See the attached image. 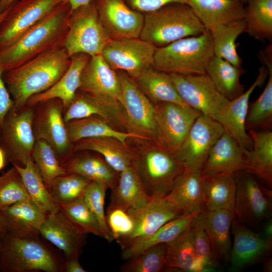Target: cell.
<instances>
[{"mask_svg": "<svg viewBox=\"0 0 272 272\" xmlns=\"http://www.w3.org/2000/svg\"><path fill=\"white\" fill-rule=\"evenodd\" d=\"M70 62L71 57L60 45L5 72L3 79L13 100V107L23 108L30 97L51 87L64 74Z\"/></svg>", "mask_w": 272, "mask_h": 272, "instance_id": "obj_1", "label": "cell"}, {"mask_svg": "<svg viewBox=\"0 0 272 272\" xmlns=\"http://www.w3.org/2000/svg\"><path fill=\"white\" fill-rule=\"evenodd\" d=\"M72 11L64 1L14 44L1 49L0 64L4 72L62 45Z\"/></svg>", "mask_w": 272, "mask_h": 272, "instance_id": "obj_2", "label": "cell"}, {"mask_svg": "<svg viewBox=\"0 0 272 272\" xmlns=\"http://www.w3.org/2000/svg\"><path fill=\"white\" fill-rule=\"evenodd\" d=\"M205 27L187 4L172 3L144 14L140 38L156 48L200 34Z\"/></svg>", "mask_w": 272, "mask_h": 272, "instance_id": "obj_3", "label": "cell"}, {"mask_svg": "<svg viewBox=\"0 0 272 272\" xmlns=\"http://www.w3.org/2000/svg\"><path fill=\"white\" fill-rule=\"evenodd\" d=\"M214 55L211 33L205 29L198 35L156 48L153 66L168 74H205Z\"/></svg>", "mask_w": 272, "mask_h": 272, "instance_id": "obj_4", "label": "cell"}, {"mask_svg": "<svg viewBox=\"0 0 272 272\" xmlns=\"http://www.w3.org/2000/svg\"><path fill=\"white\" fill-rule=\"evenodd\" d=\"M39 236H16L8 233L0 238V270L4 272H60L63 263Z\"/></svg>", "mask_w": 272, "mask_h": 272, "instance_id": "obj_5", "label": "cell"}, {"mask_svg": "<svg viewBox=\"0 0 272 272\" xmlns=\"http://www.w3.org/2000/svg\"><path fill=\"white\" fill-rule=\"evenodd\" d=\"M111 40L98 16L94 0L72 11L63 46L69 55L101 53Z\"/></svg>", "mask_w": 272, "mask_h": 272, "instance_id": "obj_6", "label": "cell"}, {"mask_svg": "<svg viewBox=\"0 0 272 272\" xmlns=\"http://www.w3.org/2000/svg\"><path fill=\"white\" fill-rule=\"evenodd\" d=\"M234 177L235 217L246 226L257 227L270 218L271 190L256 176L246 170L236 172Z\"/></svg>", "mask_w": 272, "mask_h": 272, "instance_id": "obj_7", "label": "cell"}, {"mask_svg": "<svg viewBox=\"0 0 272 272\" xmlns=\"http://www.w3.org/2000/svg\"><path fill=\"white\" fill-rule=\"evenodd\" d=\"M135 162L150 196L155 194L167 195L185 170L172 154L157 143L135 156Z\"/></svg>", "mask_w": 272, "mask_h": 272, "instance_id": "obj_8", "label": "cell"}, {"mask_svg": "<svg viewBox=\"0 0 272 272\" xmlns=\"http://www.w3.org/2000/svg\"><path fill=\"white\" fill-rule=\"evenodd\" d=\"M33 106L13 107L7 114L0 131V147L7 162L23 167L31 153L36 141L33 129Z\"/></svg>", "mask_w": 272, "mask_h": 272, "instance_id": "obj_9", "label": "cell"}, {"mask_svg": "<svg viewBox=\"0 0 272 272\" xmlns=\"http://www.w3.org/2000/svg\"><path fill=\"white\" fill-rule=\"evenodd\" d=\"M35 106L37 108H34L33 129L35 139L48 143L63 165L74 152V145L63 119L62 103L58 99H53Z\"/></svg>", "mask_w": 272, "mask_h": 272, "instance_id": "obj_10", "label": "cell"}, {"mask_svg": "<svg viewBox=\"0 0 272 272\" xmlns=\"http://www.w3.org/2000/svg\"><path fill=\"white\" fill-rule=\"evenodd\" d=\"M155 142L173 155L201 114L189 106L170 102L154 104Z\"/></svg>", "mask_w": 272, "mask_h": 272, "instance_id": "obj_11", "label": "cell"}, {"mask_svg": "<svg viewBox=\"0 0 272 272\" xmlns=\"http://www.w3.org/2000/svg\"><path fill=\"white\" fill-rule=\"evenodd\" d=\"M169 75L184 102L202 114L214 118L229 103V100L218 91L207 74Z\"/></svg>", "mask_w": 272, "mask_h": 272, "instance_id": "obj_12", "label": "cell"}, {"mask_svg": "<svg viewBox=\"0 0 272 272\" xmlns=\"http://www.w3.org/2000/svg\"><path fill=\"white\" fill-rule=\"evenodd\" d=\"M224 132L217 120L201 114L173 155L185 168L201 171L210 150Z\"/></svg>", "mask_w": 272, "mask_h": 272, "instance_id": "obj_13", "label": "cell"}, {"mask_svg": "<svg viewBox=\"0 0 272 272\" xmlns=\"http://www.w3.org/2000/svg\"><path fill=\"white\" fill-rule=\"evenodd\" d=\"M65 0H18L6 11L0 24V50L14 44Z\"/></svg>", "mask_w": 272, "mask_h": 272, "instance_id": "obj_14", "label": "cell"}, {"mask_svg": "<svg viewBox=\"0 0 272 272\" xmlns=\"http://www.w3.org/2000/svg\"><path fill=\"white\" fill-rule=\"evenodd\" d=\"M155 49L140 38L111 39L101 55L113 70L124 72L135 79L153 66Z\"/></svg>", "mask_w": 272, "mask_h": 272, "instance_id": "obj_15", "label": "cell"}, {"mask_svg": "<svg viewBox=\"0 0 272 272\" xmlns=\"http://www.w3.org/2000/svg\"><path fill=\"white\" fill-rule=\"evenodd\" d=\"M122 91V103L129 132L155 142L154 104L125 73L116 71ZM156 143V142H155Z\"/></svg>", "mask_w": 272, "mask_h": 272, "instance_id": "obj_16", "label": "cell"}, {"mask_svg": "<svg viewBox=\"0 0 272 272\" xmlns=\"http://www.w3.org/2000/svg\"><path fill=\"white\" fill-rule=\"evenodd\" d=\"M231 231L233 236L229 259L231 271L242 270L267 259L271 251L272 241L239 223L235 216Z\"/></svg>", "mask_w": 272, "mask_h": 272, "instance_id": "obj_17", "label": "cell"}, {"mask_svg": "<svg viewBox=\"0 0 272 272\" xmlns=\"http://www.w3.org/2000/svg\"><path fill=\"white\" fill-rule=\"evenodd\" d=\"M100 20L112 40L140 37L144 14L131 8L124 0H94Z\"/></svg>", "mask_w": 272, "mask_h": 272, "instance_id": "obj_18", "label": "cell"}, {"mask_svg": "<svg viewBox=\"0 0 272 272\" xmlns=\"http://www.w3.org/2000/svg\"><path fill=\"white\" fill-rule=\"evenodd\" d=\"M79 90L98 99L122 106V87L117 72L101 55L89 59L81 75Z\"/></svg>", "mask_w": 272, "mask_h": 272, "instance_id": "obj_19", "label": "cell"}, {"mask_svg": "<svg viewBox=\"0 0 272 272\" xmlns=\"http://www.w3.org/2000/svg\"><path fill=\"white\" fill-rule=\"evenodd\" d=\"M128 212L133 219L134 229L127 238L119 243L121 248L134 239L153 234L167 222L183 215L166 195L162 194L151 196L144 207Z\"/></svg>", "mask_w": 272, "mask_h": 272, "instance_id": "obj_20", "label": "cell"}, {"mask_svg": "<svg viewBox=\"0 0 272 272\" xmlns=\"http://www.w3.org/2000/svg\"><path fill=\"white\" fill-rule=\"evenodd\" d=\"M268 75V70L263 64L259 69L257 77L252 85L241 95L230 100L226 107L214 117L225 132L248 151L251 150L253 146L252 140L245 127L249 98L254 89L265 83Z\"/></svg>", "mask_w": 272, "mask_h": 272, "instance_id": "obj_21", "label": "cell"}, {"mask_svg": "<svg viewBox=\"0 0 272 272\" xmlns=\"http://www.w3.org/2000/svg\"><path fill=\"white\" fill-rule=\"evenodd\" d=\"M248 151L224 131L210 150L201 175H230L246 170Z\"/></svg>", "mask_w": 272, "mask_h": 272, "instance_id": "obj_22", "label": "cell"}, {"mask_svg": "<svg viewBox=\"0 0 272 272\" xmlns=\"http://www.w3.org/2000/svg\"><path fill=\"white\" fill-rule=\"evenodd\" d=\"M93 115L100 117L118 130L129 132L122 106L98 99L81 91L66 108L63 117L67 122Z\"/></svg>", "mask_w": 272, "mask_h": 272, "instance_id": "obj_23", "label": "cell"}, {"mask_svg": "<svg viewBox=\"0 0 272 272\" xmlns=\"http://www.w3.org/2000/svg\"><path fill=\"white\" fill-rule=\"evenodd\" d=\"M39 234L61 250L66 259L79 258L86 235L77 229L59 211L46 214Z\"/></svg>", "mask_w": 272, "mask_h": 272, "instance_id": "obj_24", "label": "cell"}, {"mask_svg": "<svg viewBox=\"0 0 272 272\" xmlns=\"http://www.w3.org/2000/svg\"><path fill=\"white\" fill-rule=\"evenodd\" d=\"M90 56L78 53L71 57L70 65L62 76L48 90L30 97L26 105H35L53 99L60 100L66 108L74 100L81 84L83 70Z\"/></svg>", "mask_w": 272, "mask_h": 272, "instance_id": "obj_25", "label": "cell"}, {"mask_svg": "<svg viewBox=\"0 0 272 272\" xmlns=\"http://www.w3.org/2000/svg\"><path fill=\"white\" fill-rule=\"evenodd\" d=\"M7 233L16 236H39L46 214L31 199L17 202L0 211Z\"/></svg>", "mask_w": 272, "mask_h": 272, "instance_id": "obj_26", "label": "cell"}, {"mask_svg": "<svg viewBox=\"0 0 272 272\" xmlns=\"http://www.w3.org/2000/svg\"><path fill=\"white\" fill-rule=\"evenodd\" d=\"M200 216L216 261L219 265L222 261L227 263L232 246L230 234L234 214L221 209L202 211Z\"/></svg>", "mask_w": 272, "mask_h": 272, "instance_id": "obj_27", "label": "cell"}, {"mask_svg": "<svg viewBox=\"0 0 272 272\" xmlns=\"http://www.w3.org/2000/svg\"><path fill=\"white\" fill-rule=\"evenodd\" d=\"M150 198L134 160L119 173L117 183L111 190L109 205L127 211L136 210L144 207Z\"/></svg>", "mask_w": 272, "mask_h": 272, "instance_id": "obj_28", "label": "cell"}, {"mask_svg": "<svg viewBox=\"0 0 272 272\" xmlns=\"http://www.w3.org/2000/svg\"><path fill=\"white\" fill-rule=\"evenodd\" d=\"M187 4L209 30L244 18L245 6L240 0H188Z\"/></svg>", "mask_w": 272, "mask_h": 272, "instance_id": "obj_29", "label": "cell"}, {"mask_svg": "<svg viewBox=\"0 0 272 272\" xmlns=\"http://www.w3.org/2000/svg\"><path fill=\"white\" fill-rule=\"evenodd\" d=\"M167 198L183 215L202 210V177L201 171L185 168Z\"/></svg>", "mask_w": 272, "mask_h": 272, "instance_id": "obj_30", "label": "cell"}, {"mask_svg": "<svg viewBox=\"0 0 272 272\" xmlns=\"http://www.w3.org/2000/svg\"><path fill=\"white\" fill-rule=\"evenodd\" d=\"M268 70V80L260 96L249 104L245 120L246 130H271L272 128V46L269 44L259 54Z\"/></svg>", "mask_w": 272, "mask_h": 272, "instance_id": "obj_31", "label": "cell"}, {"mask_svg": "<svg viewBox=\"0 0 272 272\" xmlns=\"http://www.w3.org/2000/svg\"><path fill=\"white\" fill-rule=\"evenodd\" d=\"M200 213L183 215L167 222L153 234L132 240L121 248L122 258L126 260L152 246L172 241L190 226Z\"/></svg>", "mask_w": 272, "mask_h": 272, "instance_id": "obj_32", "label": "cell"}, {"mask_svg": "<svg viewBox=\"0 0 272 272\" xmlns=\"http://www.w3.org/2000/svg\"><path fill=\"white\" fill-rule=\"evenodd\" d=\"M253 143L252 148L247 154L246 171L253 174L268 188L272 186L271 130H249Z\"/></svg>", "mask_w": 272, "mask_h": 272, "instance_id": "obj_33", "label": "cell"}, {"mask_svg": "<svg viewBox=\"0 0 272 272\" xmlns=\"http://www.w3.org/2000/svg\"><path fill=\"white\" fill-rule=\"evenodd\" d=\"M73 152L93 151L100 154L117 172L129 166L135 156L118 140L109 137L90 138L73 144Z\"/></svg>", "mask_w": 272, "mask_h": 272, "instance_id": "obj_34", "label": "cell"}, {"mask_svg": "<svg viewBox=\"0 0 272 272\" xmlns=\"http://www.w3.org/2000/svg\"><path fill=\"white\" fill-rule=\"evenodd\" d=\"M202 211L223 209L234 214L236 196L234 174L202 175Z\"/></svg>", "mask_w": 272, "mask_h": 272, "instance_id": "obj_35", "label": "cell"}, {"mask_svg": "<svg viewBox=\"0 0 272 272\" xmlns=\"http://www.w3.org/2000/svg\"><path fill=\"white\" fill-rule=\"evenodd\" d=\"M133 79L153 104L170 102L188 106L177 93L169 74L152 66Z\"/></svg>", "mask_w": 272, "mask_h": 272, "instance_id": "obj_36", "label": "cell"}, {"mask_svg": "<svg viewBox=\"0 0 272 272\" xmlns=\"http://www.w3.org/2000/svg\"><path fill=\"white\" fill-rule=\"evenodd\" d=\"M62 166L66 173L77 174L91 181L102 183L111 190L118 181L119 173L104 159L91 154L72 155Z\"/></svg>", "mask_w": 272, "mask_h": 272, "instance_id": "obj_37", "label": "cell"}, {"mask_svg": "<svg viewBox=\"0 0 272 272\" xmlns=\"http://www.w3.org/2000/svg\"><path fill=\"white\" fill-rule=\"evenodd\" d=\"M70 141L74 144L90 138L109 137L125 145L127 140L141 138L135 133L118 130L99 116L93 115L65 122Z\"/></svg>", "mask_w": 272, "mask_h": 272, "instance_id": "obj_38", "label": "cell"}, {"mask_svg": "<svg viewBox=\"0 0 272 272\" xmlns=\"http://www.w3.org/2000/svg\"><path fill=\"white\" fill-rule=\"evenodd\" d=\"M246 72L242 66H236L226 60L214 55L207 69L218 91L228 100H232L244 92L241 76Z\"/></svg>", "mask_w": 272, "mask_h": 272, "instance_id": "obj_39", "label": "cell"}, {"mask_svg": "<svg viewBox=\"0 0 272 272\" xmlns=\"http://www.w3.org/2000/svg\"><path fill=\"white\" fill-rule=\"evenodd\" d=\"M210 30L214 55L236 66H242L243 61L237 52L236 41L240 34L245 33L244 19L218 25Z\"/></svg>", "mask_w": 272, "mask_h": 272, "instance_id": "obj_40", "label": "cell"}, {"mask_svg": "<svg viewBox=\"0 0 272 272\" xmlns=\"http://www.w3.org/2000/svg\"><path fill=\"white\" fill-rule=\"evenodd\" d=\"M166 244L164 270L193 271L196 256L192 223L188 229Z\"/></svg>", "mask_w": 272, "mask_h": 272, "instance_id": "obj_41", "label": "cell"}, {"mask_svg": "<svg viewBox=\"0 0 272 272\" xmlns=\"http://www.w3.org/2000/svg\"><path fill=\"white\" fill-rule=\"evenodd\" d=\"M245 7V32L256 40L272 41V0H248Z\"/></svg>", "mask_w": 272, "mask_h": 272, "instance_id": "obj_42", "label": "cell"}, {"mask_svg": "<svg viewBox=\"0 0 272 272\" xmlns=\"http://www.w3.org/2000/svg\"><path fill=\"white\" fill-rule=\"evenodd\" d=\"M14 166L19 172L31 199L37 206L46 214L59 211V207L53 200L31 157L24 166Z\"/></svg>", "mask_w": 272, "mask_h": 272, "instance_id": "obj_43", "label": "cell"}, {"mask_svg": "<svg viewBox=\"0 0 272 272\" xmlns=\"http://www.w3.org/2000/svg\"><path fill=\"white\" fill-rule=\"evenodd\" d=\"M31 157L49 192L53 180L66 173L65 169L52 148L43 140H36Z\"/></svg>", "mask_w": 272, "mask_h": 272, "instance_id": "obj_44", "label": "cell"}, {"mask_svg": "<svg viewBox=\"0 0 272 272\" xmlns=\"http://www.w3.org/2000/svg\"><path fill=\"white\" fill-rule=\"evenodd\" d=\"M90 182L80 175L66 173L53 180L49 193L54 201L60 207L82 198Z\"/></svg>", "mask_w": 272, "mask_h": 272, "instance_id": "obj_45", "label": "cell"}, {"mask_svg": "<svg viewBox=\"0 0 272 272\" xmlns=\"http://www.w3.org/2000/svg\"><path fill=\"white\" fill-rule=\"evenodd\" d=\"M59 211L81 233L103 238L100 224L83 197L59 207Z\"/></svg>", "mask_w": 272, "mask_h": 272, "instance_id": "obj_46", "label": "cell"}, {"mask_svg": "<svg viewBox=\"0 0 272 272\" xmlns=\"http://www.w3.org/2000/svg\"><path fill=\"white\" fill-rule=\"evenodd\" d=\"M166 243L152 246L127 260L121 267L123 272H159L165 269Z\"/></svg>", "mask_w": 272, "mask_h": 272, "instance_id": "obj_47", "label": "cell"}, {"mask_svg": "<svg viewBox=\"0 0 272 272\" xmlns=\"http://www.w3.org/2000/svg\"><path fill=\"white\" fill-rule=\"evenodd\" d=\"M27 199H31L19 172L13 166L0 175V211Z\"/></svg>", "mask_w": 272, "mask_h": 272, "instance_id": "obj_48", "label": "cell"}, {"mask_svg": "<svg viewBox=\"0 0 272 272\" xmlns=\"http://www.w3.org/2000/svg\"><path fill=\"white\" fill-rule=\"evenodd\" d=\"M192 226L196 261L193 271L210 269L219 266L216 261L209 237L203 227L200 213L193 220Z\"/></svg>", "mask_w": 272, "mask_h": 272, "instance_id": "obj_49", "label": "cell"}, {"mask_svg": "<svg viewBox=\"0 0 272 272\" xmlns=\"http://www.w3.org/2000/svg\"><path fill=\"white\" fill-rule=\"evenodd\" d=\"M107 189V187L102 183L91 181L85 190L83 198L97 218L102 231L103 238L111 242L114 238L107 225L104 210L105 198Z\"/></svg>", "mask_w": 272, "mask_h": 272, "instance_id": "obj_50", "label": "cell"}, {"mask_svg": "<svg viewBox=\"0 0 272 272\" xmlns=\"http://www.w3.org/2000/svg\"><path fill=\"white\" fill-rule=\"evenodd\" d=\"M106 220L114 240L119 244L127 238L134 229L133 219L127 211L119 207L109 205Z\"/></svg>", "mask_w": 272, "mask_h": 272, "instance_id": "obj_51", "label": "cell"}, {"mask_svg": "<svg viewBox=\"0 0 272 272\" xmlns=\"http://www.w3.org/2000/svg\"><path fill=\"white\" fill-rule=\"evenodd\" d=\"M133 10L146 14L172 3L188 4V0H124Z\"/></svg>", "mask_w": 272, "mask_h": 272, "instance_id": "obj_52", "label": "cell"}, {"mask_svg": "<svg viewBox=\"0 0 272 272\" xmlns=\"http://www.w3.org/2000/svg\"><path fill=\"white\" fill-rule=\"evenodd\" d=\"M4 73L0 64V131L7 114L14 106L13 100L3 79Z\"/></svg>", "mask_w": 272, "mask_h": 272, "instance_id": "obj_53", "label": "cell"}, {"mask_svg": "<svg viewBox=\"0 0 272 272\" xmlns=\"http://www.w3.org/2000/svg\"><path fill=\"white\" fill-rule=\"evenodd\" d=\"M62 271L86 272L87 271L80 264L78 258H71L67 259L63 263Z\"/></svg>", "mask_w": 272, "mask_h": 272, "instance_id": "obj_54", "label": "cell"}, {"mask_svg": "<svg viewBox=\"0 0 272 272\" xmlns=\"http://www.w3.org/2000/svg\"><path fill=\"white\" fill-rule=\"evenodd\" d=\"M261 235L266 239L272 241V221L271 218L267 219L264 226Z\"/></svg>", "mask_w": 272, "mask_h": 272, "instance_id": "obj_55", "label": "cell"}, {"mask_svg": "<svg viewBox=\"0 0 272 272\" xmlns=\"http://www.w3.org/2000/svg\"><path fill=\"white\" fill-rule=\"evenodd\" d=\"M70 5L72 10H74L81 6L87 5L93 0H66Z\"/></svg>", "mask_w": 272, "mask_h": 272, "instance_id": "obj_56", "label": "cell"}, {"mask_svg": "<svg viewBox=\"0 0 272 272\" xmlns=\"http://www.w3.org/2000/svg\"><path fill=\"white\" fill-rule=\"evenodd\" d=\"M18 0H0V12H6L14 3Z\"/></svg>", "mask_w": 272, "mask_h": 272, "instance_id": "obj_57", "label": "cell"}, {"mask_svg": "<svg viewBox=\"0 0 272 272\" xmlns=\"http://www.w3.org/2000/svg\"><path fill=\"white\" fill-rule=\"evenodd\" d=\"M7 164L5 154L0 147V170L4 168Z\"/></svg>", "mask_w": 272, "mask_h": 272, "instance_id": "obj_58", "label": "cell"}, {"mask_svg": "<svg viewBox=\"0 0 272 272\" xmlns=\"http://www.w3.org/2000/svg\"><path fill=\"white\" fill-rule=\"evenodd\" d=\"M265 262L263 264V270L265 271H271L272 269V262L271 259L269 258L265 260Z\"/></svg>", "mask_w": 272, "mask_h": 272, "instance_id": "obj_59", "label": "cell"}, {"mask_svg": "<svg viewBox=\"0 0 272 272\" xmlns=\"http://www.w3.org/2000/svg\"><path fill=\"white\" fill-rule=\"evenodd\" d=\"M7 232L6 227L3 217L0 213V238L2 235Z\"/></svg>", "mask_w": 272, "mask_h": 272, "instance_id": "obj_60", "label": "cell"}, {"mask_svg": "<svg viewBox=\"0 0 272 272\" xmlns=\"http://www.w3.org/2000/svg\"><path fill=\"white\" fill-rule=\"evenodd\" d=\"M5 14H6V12L3 13L0 12V24L1 22H2L3 19L4 18Z\"/></svg>", "mask_w": 272, "mask_h": 272, "instance_id": "obj_61", "label": "cell"}, {"mask_svg": "<svg viewBox=\"0 0 272 272\" xmlns=\"http://www.w3.org/2000/svg\"><path fill=\"white\" fill-rule=\"evenodd\" d=\"M241 2H242V3H246L248 0H240Z\"/></svg>", "mask_w": 272, "mask_h": 272, "instance_id": "obj_62", "label": "cell"}]
</instances>
